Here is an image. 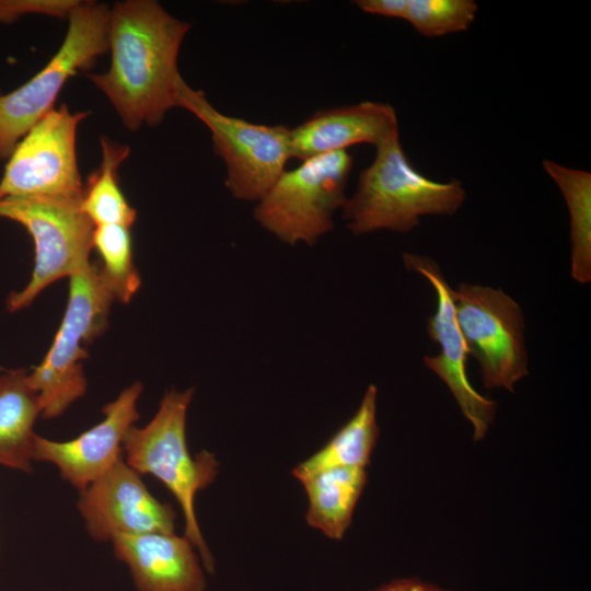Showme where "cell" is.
Here are the masks:
<instances>
[{
  "label": "cell",
  "mask_w": 591,
  "mask_h": 591,
  "mask_svg": "<svg viewBox=\"0 0 591 591\" xmlns=\"http://www.w3.org/2000/svg\"><path fill=\"white\" fill-rule=\"evenodd\" d=\"M190 26L154 0L119 1L111 8V65L106 72L88 78L127 129L136 131L144 124L154 127L177 106L182 80L177 58Z\"/></svg>",
  "instance_id": "6da1fadb"
},
{
  "label": "cell",
  "mask_w": 591,
  "mask_h": 591,
  "mask_svg": "<svg viewBox=\"0 0 591 591\" xmlns=\"http://www.w3.org/2000/svg\"><path fill=\"white\" fill-rule=\"evenodd\" d=\"M465 199L459 179L437 182L419 173L396 136L375 147L373 161L360 172L343 207V218L355 235L378 230L406 233L425 216L454 215Z\"/></svg>",
  "instance_id": "7a4b0ae2"
},
{
  "label": "cell",
  "mask_w": 591,
  "mask_h": 591,
  "mask_svg": "<svg viewBox=\"0 0 591 591\" xmlns=\"http://www.w3.org/2000/svg\"><path fill=\"white\" fill-rule=\"evenodd\" d=\"M193 389L169 391L154 417L144 426L135 425L123 441L125 462L139 474H150L162 482L178 502L185 522L184 535L195 546L204 569L215 572V559L201 534L195 498L217 477L219 462L202 450L192 456L186 442V417Z\"/></svg>",
  "instance_id": "3957f363"
},
{
  "label": "cell",
  "mask_w": 591,
  "mask_h": 591,
  "mask_svg": "<svg viewBox=\"0 0 591 591\" xmlns=\"http://www.w3.org/2000/svg\"><path fill=\"white\" fill-rule=\"evenodd\" d=\"M69 280L67 308L53 344L27 374L45 419L60 416L84 395L88 382L82 361L88 352L83 347L104 332L115 300L96 263Z\"/></svg>",
  "instance_id": "277c9868"
},
{
  "label": "cell",
  "mask_w": 591,
  "mask_h": 591,
  "mask_svg": "<svg viewBox=\"0 0 591 591\" xmlns=\"http://www.w3.org/2000/svg\"><path fill=\"white\" fill-rule=\"evenodd\" d=\"M352 157L339 150L303 160L283 171L257 201L254 218L283 243L314 244L334 228V213L343 208Z\"/></svg>",
  "instance_id": "5b68a950"
},
{
  "label": "cell",
  "mask_w": 591,
  "mask_h": 591,
  "mask_svg": "<svg viewBox=\"0 0 591 591\" xmlns=\"http://www.w3.org/2000/svg\"><path fill=\"white\" fill-rule=\"evenodd\" d=\"M109 13L104 3L80 1L49 62L16 90L0 93V160L8 159L24 135L54 109L68 79L92 67L108 50Z\"/></svg>",
  "instance_id": "8992f818"
},
{
  "label": "cell",
  "mask_w": 591,
  "mask_h": 591,
  "mask_svg": "<svg viewBox=\"0 0 591 591\" xmlns=\"http://www.w3.org/2000/svg\"><path fill=\"white\" fill-rule=\"evenodd\" d=\"M176 103L209 129L213 150L227 169L225 185L236 199L258 201L291 158L290 128L254 124L215 108L202 91L178 83Z\"/></svg>",
  "instance_id": "52a82bcc"
},
{
  "label": "cell",
  "mask_w": 591,
  "mask_h": 591,
  "mask_svg": "<svg viewBox=\"0 0 591 591\" xmlns=\"http://www.w3.org/2000/svg\"><path fill=\"white\" fill-rule=\"evenodd\" d=\"M0 217L22 224L35 247L32 277L9 296L10 312L28 306L46 287L91 265L95 225L81 209V198L1 199Z\"/></svg>",
  "instance_id": "ba28073f"
},
{
  "label": "cell",
  "mask_w": 591,
  "mask_h": 591,
  "mask_svg": "<svg viewBox=\"0 0 591 591\" xmlns=\"http://www.w3.org/2000/svg\"><path fill=\"white\" fill-rule=\"evenodd\" d=\"M455 315L468 352L478 361L487 389H506L529 373L524 318L501 289L461 283L453 290Z\"/></svg>",
  "instance_id": "9c48e42d"
},
{
  "label": "cell",
  "mask_w": 591,
  "mask_h": 591,
  "mask_svg": "<svg viewBox=\"0 0 591 591\" xmlns=\"http://www.w3.org/2000/svg\"><path fill=\"white\" fill-rule=\"evenodd\" d=\"M86 112L66 104L51 109L18 142L0 181V200L80 199L83 184L77 160V129Z\"/></svg>",
  "instance_id": "30bf717a"
},
{
  "label": "cell",
  "mask_w": 591,
  "mask_h": 591,
  "mask_svg": "<svg viewBox=\"0 0 591 591\" xmlns=\"http://www.w3.org/2000/svg\"><path fill=\"white\" fill-rule=\"evenodd\" d=\"M403 263L407 269L426 278L436 292L437 308L428 318L427 332L440 351L436 356H425V366L451 391L463 416L473 427L474 440H482L495 419L497 405L495 401L479 394L467 378L470 352L456 320L453 289L433 259L404 253Z\"/></svg>",
  "instance_id": "8fae6325"
},
{
  "label": "cell",
  "mask_w": 591,
  "mask_h": 591,
  "mask_svg": "<svg viewBox=\"0 0 591 591\" xmlns=\"http://www.w3.org/2000/svg\"><path fill=\"white\" fill-rule=\"evenodd\" d=\"M77 507L89 535L97 542H112L120 535L175 533V510L150 494L124 455L80 491Z\"/></svg>",
  "instance_id": "7c38bea8"
},
{
  "label": "cell",
  "mask_w": 591,
  "mask_h": 591,
  "mask_svg": "<svg viewBox=\"0 0 591 591\" xmlns=\"http://www.w3.org/2000/svg\"><path fill=\"white\" fill-rule=\"evenodd\" d=\"M142 384L135 382L102 412V421L67 441L34 437L33 461L54 464L61 477L80 491L102 476L123 456V441L139 419L138 399Z\"/></svg>",
  "instance_id": "4fadbf2b"
},
{
  "label": "cell",
  "mask_w": 591,
  "mask_h": 591,
  "mask_svg": "<svg viewBox=\"0 0 591 591\" xmlns=\"http://www.w3.org/2000/svg\"><path fill=\"white\" fill-rule=\"evenodd\" d=\"M137 591H204L206 576L195 546L175 533L120 535L112 541Z\"/></svg>",
  "instance_id": "5bb4252c"
},
{
  "label": "cell",
  "mask_w": 591,
  "mask_h": 591,
  "mask_svg": "<svg viewBox=\"0 0 591 591\" xmlns=\"http://www.w3.org/2000/svg\"><path fill=\"white\" fill-rule=\"evenodd\" d=\"M396 136L397 115L387 103L366 101L322 109L290 129L291 158L303 161L359 143L376 147Z\"/></svg>",
  "instance_id": "9a60e30c"
},
{
  "label": "cell",
  "mask_w": 591,
  "mask_h": 591,
  "mask_svg": "<svg viewBox=\"0 0 591 591\" xmlns=\"http://www.w3.org/2000/svg\"><path fill=\"white\" fill-rule=\"evenodd\" d=\"M25 369L0 374V466L31 473L33 430L40 408Z\"/></svg>",
  "instance_id": "2e32d148"
},
{
  "label": "cell",
  "mask_w": 591,
  "mask_h": 591,
  "mask_svg": "<svg viewBox=\"0 0 591 591\" xmlns=\"http://www.w3.org/2000/svg\"><path fill=\"white\" fill-rule=\"evenodd\" d=\"M363 467H333L301 480L309 500L308 524L327 537L341 540L367 484Z\"/></svg>",
  "instance_id": "e0dca14e"
},
{
  "label": "cell",
  "mask_w": 591,
  "mask_h": 591,
  "mask_svg": "<svg viewBox=\"0 0 591 591\" xmlns=\"http://www.w3.org/2000/svg\"><path fill=\"white\" fill-rule=\"evenodd\" d=\"M378 389L368 386L354 416L328 442L292 470L300 482L333 467H363L370 463L379 437L376 421Z\"/></svg>",
  "instance_id": "ac0fdd59"
},
{
  "label": "cell",
  "mask_w": 591,
  "mask_h": 591,
  "mask_svg": "<svg viewBox=\"0 0 591 591\" xmlns=\"http://www.w3.org/2000/svg\"><path fill=\"white\" fill-rule=\"evenodd\" d=\"M100 141L101 164L83 185L81 209L94 225L118 224L130 228L137 211L127 201L118 181V169L129 155V147L105 136Z\"/></svg>",
  "instance_id": "d6986e66"
},
{
  "label": "cell",
  "mask_w": 591,
  "mask_h": 591,
  "mask_svg": "<svg viewBox=\"0 0 591 591\" xmlns=\"http://www.w3.org/2000/svg\"><path fill=\"white\" fill-rule=\"evenodd\" d=\"M546 174L559 188L570 218L571 277L591 280V173L543 160Z\"/></svg>",
  "instance_id": "ffe728a7"
},
{
  "label": "cell",
  "mask_w": 591,
  "mask_h": 591,
  "mask_svg": "<svg viewBox=\"0 0 591 591\" xmlns=\"http://www.w3.org/2000/svg\"><path fill=\"white\" fill-rule=\"evenodd\" d=\"M93 248L101 257L100 269L115 300L128 303L141 285L134 264L129 228L118 224L95 225Z\"/></svg>",
  "instance_id": "44dd1931"
},
{
  "label": "cell",
  "mask_w": 591,
  "mask_h": 591,
  "mask_svg": "<svg viewBox=\"0 0 591 591\" xmlns=\"http://www.w3.org/2000/svg\"><path fill=\"white\" fill-rule=\"evenodd\" d=\"M477 10L474 0H408L405 20L420 35L440 37L466 31Z\"/></svg>",
  "instance_id": "7402d4cb"
},
{
  "label": "cell",
  "mask_w": 591,
  "mask_h": 591,
  "mask_svg": "<svg viewBox=\"0 0 591 591\" xmlns=\"http://www.w3.org/2000/svg\"><path fill=\"white\" fill-rule=\"evenodd\" d=\"M79 0H0V24L12 23L27 14L69 18Z\"/></svg>",
  "instance_id": "603a6c76"
},
{
  "label": "cell",
  "mask_w": 591,
  "mask_h": 591,
  "mask_svg": "<svg viewBox=\"0 0 591 591\" xmlns=\"http://www.w3.org/2000/svg\"><path fill=\"white\" fill-rule=\"evenodd\" d=\"M354 3L366 13L404 20L408 7V0H357Z\"/></svg>",
  "instance_id": "cb8c5ba5"
},
{
  "label": "cell",
  "mask_w": 591,
  "mask_h": 591,
  "mask_svg": "<svg viewBox=\"0 0 591 591\" xmlns=\"http://www.w3.org/2000/svg\"><path fill=\"white\" fill-rule=\"evenodd\" d=\"M371 591H452L419 578H396Z\"/></svg>",
  "instance_id": "d4e9b609"
}]
</instances>
